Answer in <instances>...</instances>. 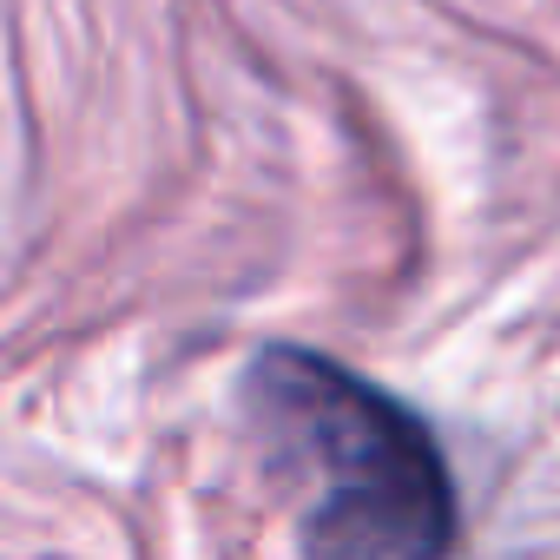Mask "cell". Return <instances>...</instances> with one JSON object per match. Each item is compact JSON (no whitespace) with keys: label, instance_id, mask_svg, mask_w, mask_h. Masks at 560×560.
I'll return each mask as SVG.
<instances>
[{"label":"cell","instance_id":"obj_1","mask_svg":"<svg viewBox=\"0 0 560 560\" xmlns=\"http://www.w3.org/2000/svg\"><path fill=\"white\" fill-rule=\"evenodd\" d=\"M250 422L298 488L311 560H448L455 481L389 389L317 350H264L244 376Z\"/></svg>","mask_w":560,"mask_h":560}]
</instances>
